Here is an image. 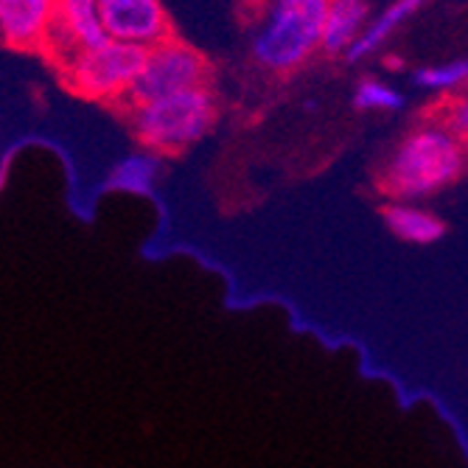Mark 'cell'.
I'll return each instance as SVG.
<instances>
[{
    "mask_svg": "<svg viewBox=\"0 0 468 468\" xmlns=\"http://www.w3.org/2000/svg\"><path fill=\"white\" fill-rule=\"evenodd\" d=\"M465 141L446 133L441 123H430L415 130L393 152L385 180V188L393 199H423L446 186H454L465 168Z\"/></svg>",
    "mask_w": 468,
    "mask_h": 468,
    "instance_id": "cell-1",
    "label": "cell"
},
{
    "mask_svg": "<svg viewBox=\"0 0 468 468\" xmlns=\"http://www.w3.org/2000/svg\"><path fill=\"white\" fill-rule=\"evenodd\" d=\"M217 104L205 88L163 96L133 107V123L149 152H183L207 135Z\"/></svg>",
    "mask_w": 468,
    "mask_h": 468,
    "instance_id": "cell-2",
    "label": "cell"
},
{
    "mask_svg": "<svg viewBox=\"0 0 468 468\" xmlns=\"http://www.w3.org/2000/svg\"><path fill=\"white\" fill-rule=\"evenodd\" d=\"M328 0H278L270 23L255 37L252 54L270 70L301 68L320 46Z\"/></svg>",
    "mask_w": 468,
    "mask_h": 468,
    "instance_id": "cell-3",
    "label": "cell"
},
{
    "mask_svg": "<svg viewBox=\"0 0 468 468\" xmlns=\"http://www.w3.org/2000/svg\"><path fill=\"white\" fill-rule=\"evenodd\" d=\"M146 62V48L135 42L107 39L93 51H81L65 70L68 84L84 99H121L141 73Z\"/></svg>",
    "mask_w": 468,
    "mask_h": 468,
    "instance_id": "cell-4",
    "label": "cell"
},
{
    "mask_svg": "<svg viewBox=\"0 0 468 468\" xmlns=\"http://www.w3.org/2000/svg\"><path fill=\"white\" fill-rule=\"evenodd\" d=\"M205 76H207V62L199 51H194L186 42L168 37L157 46L146 48V62L135 81L126 90L133 107L163 99V96H175L183 90L205 88Z\"/></svg>",
    "mask_w": 468,
    "mask_h": 468,
    "instance_id": "cell-5",
    "label": "cell"
},
{
    "mask_svg": "<svg viewBox=\"0 0 468 468\" xmlns=\"http://www.w3.org/2000/svg\"><path fill=\"white\" fill-rule=\"evenodd\" d=\"M101 26L110 39L152 48L172 37L168 15L160 0H96Z\"/></svg>",
    "mask_w": 468,
    "mask_h": 468,
    "instance_id": "cell-6",
    "label": "cell"
},
{
    "mask_svg": "<svg viewBox=\"0 0 468 468\" xmlns=\"http://www.w3.org/2000/svg\"><path fill=\"white\" fill-rule=\"evenodd\" d=\"M57 0H0V37L6 46L34 51L51 20Z\"/></svg>",
    "mask_w": 468,
    "mask_h": 468,
    "instance_id": "cell-7",
    "label": "cell"
},
{
    "mask_svg": "<svg viewBox=\"0 0 468 468\" xmlns=\"http://www.w3.org/2000/svg\"><path fill=\"white\" fill-rule=\"evenodd\" d=\"M367 17L365 0H328L325 23L320 34V46L325 54H343L351 48V42L362 34Z\"/></svg>",
    "mask_w": 468,
    "mask_h": 468,
    "instance_id": "cell-8",
    "label": "cell"
},
{
    "mask_svg": "<svg viewBox=\"0 0 468 468\" xmlns=\"http://www.w3.org/2000/svg\"><path fill=\"white\" fill-rule=\"evenodd\" d=\"M54 15L65 26V31L76 39V46L81 51H93L110 39L101 26L96 0H57Z\"/></svg>",
    "mask_w": 468,
    "mask_h": 468,
    "instance_id": "cell-9",
    "label": "cell"
},
{
    "mask_svg": "<svg viewBox=\"0 0 468 468\" xmlns=\"http://www.w3.org/2000/svg\"><path fill=\"white\" fill-rule=\"evenodd\" d=\"M385 222L401 241H410V244H435L446 233L443 219H438L430 210L401 205V202L385 210Z\"/></svg>",
    "mask_w": 468,
    "mask_h": 468,
    "instance_id": "cell-10",
    "label": "cell"
},
{
    "mask_svg": "<svg viewBox=\"0 0 468 468\" xmlns=\"http://www.w3.org/2000/svg\"><path fill=\"white\" fill-rule=\"evenodd\" d=\"M420 4L423 0H396V4L381 15L376 23H370L354 42H351V48L346 51V57L351 59V62H356V59H362V57H367L370 51H376L381 42H385L412 12H418L420 9Z\"/></svg>",
    "mask_w": 468,
    "mask_h": 468,
    "instance_id": "cell-11",
    "label": "cell"
},
{
    "mask_svg": "<svg viewBox=\"0 0 468 468\" xmlns=\"http://www.w3.org/2000/svg\"><path fill=\"white\" fill-rule=\"evenodd\" d=\"M157 175H160L157 152H135L112 168L107 186L115 191H126V194H149Z\"/></svg>",
    "mask_w": 468,
    "mask_h": 468,
    "instance_id": "cell-12",
    "label": "cell"
},
{
    "mask_svg": "<svg viewBox=\"0 0 468 468\" xmlns=\"http://www.w3.org/2000/svg\"><path fill=\"white\" fill-rule=\"evenodd\" d=\"M465 76H468V65L465 59H457L435 68H420L415 73V84L423 90H454L465 81Z\"/></svg>",
    "mask_w": 468,
    "mask_h": 468,
    "instance_id": "cell-13",
    "label": "cell"
},
{
    "mask_svg": "<svg viewBox=\"0 0 468 468\" xmlns=\"http://www.w3.org/2000/svg\"><path fill=\"white\" fill-rule=\"evenodd\" d=\"M354 107L356 110H385V112H396L404 107V99L399 90L388 88V84H381V81H362L356 93H354Z\"/></svg>",
    "mask_w": 468,
    "mask_h": 468,
    "instance_id": "cell-14",
    "label": "cell"
},
{
    "mask_svg": "<svg viewBox=\"0 0 468 468\" xmlns=\"http://www.w3.org/2000/svg\"><path fill=\"white\" fill-rule=\"evenodd\" d=\"M446 133H452L454 138H460V141H465V135H468V107H465V101L460 99V101H449L446 104V112L441 115V121H438Z\"/></svg>",
    "mask_w": 468,
    "mask_h": 468,
    "instance_id": "cell-15",
    "label": "cell"
}]
</instances>
